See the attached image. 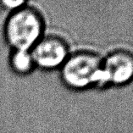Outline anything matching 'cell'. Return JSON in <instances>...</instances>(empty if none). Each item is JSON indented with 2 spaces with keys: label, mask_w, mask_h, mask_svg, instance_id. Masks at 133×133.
<instances>
[{
  "label": "cell",
  "mask_w": 133,
  "mask_h": 133,
  "mask_svg": "<svg viewBox=\"0 0 133 133\" xmlns=\"http://www.w3.org/2000/svg\"><path fill=\"white\" fill-rule=\"evenodd\" d=\"M27 1L28 0H0V6L5 10L12 13L26 6Z\"/></svg>",
  "instance_id": "6"
},
{
  "label": "cell",
  "mask_w": 133,
  "mask_h": 133,
  "mask_svg": "<svg viewBox=\"0 0 133 133\" xmlns=\"http://www.w3.org/2000/svg\"><path fill=\"white\" fill-rule=\"evenodd\" d=\"M9 64L12 70L19 75H26L35 68L31 51L13 50L9 58Z\"/></svg>",
  "instance_id": "5"
},
{
  "label": "cell",
  "mask_w": 133,
  "mask_h": 133,
  "mask_svg": "<svg viewBox=\"0 0 133 133\" xmlns=\"http://www.w3.org/2000/svg\"><path fill=\"white\" fill-rule=\"evenodd\" d=\"M133 81V53L126 49L112 52L102 62V83L124 86Z\"/></svg>",
  "instance_id": "4"
},
{
  "label": "cell",
  "mask_w": 133,
  "mask_h": 133,
  "mask_svg": "<svg viewBox=\"0 0 133 133\" xmlns=\"http://www.w3.org/2000/svg\"><path fill=\"white\" fill-rule=\"evenodd\" d=\"M102 62L97 54L78 51L70 54L60 68V76L67 87L82 91L102 83Z\"/></svg>",
  "instance_id": "2"
},
{
  "label": "cell",
  "mask_w": 133,
  "mask_h": 133,
  "mask_svg": "<svg viewBox=\"0 0 133 133\" xmlns=\"http://www.w3.org/2000/svg\"><path fill=\"white\" fill-rule=\"evenodd\" d=\"M31 54L35 67L43 70L60 69L70 54L66 41L55 35L43 36L31 50Z\"/></svg>",
  "instance_id": "3"
},
{
  "label": "cell",
  "mask_w": 133,
  "mask_h": 133,
  "mask_svg": "<svg viewBox=\"0 0 133 133\" xmlns=\"http://www.w3.org/2000/svg\"><path fill=\"white\" fill-rule=\"evenodd\" d=\"M44 31L43 15L28 5L9 13L4 25L5 41L13 50L31 51L43 38Z\"/></svg>",
  "instance_id": "1"
}]
</instances>
